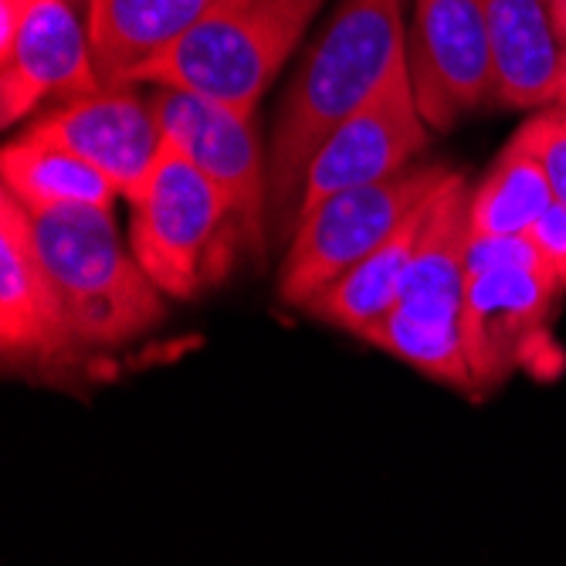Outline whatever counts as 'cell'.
Returning a JSON list of instances; mask_svg holds the SVG:
<instances>
[{"instance_id": "1", "label": "cell", "mask_w": 566, "mask_h": 566, "mask_svg": "<svg viewBox=\"0 0 566 566\" xmlns=\"http://www.w3.org/2000/svg\"><path fill=\"white\" fill-rule=\"evenodd\" d=\"M407 59L403 0H339L308 48L269 139V224L292 241L305 170L326 136L353 116Z\"/></svg>"}, {"instance_id": "2", "label": "cell", "mask_w": 566, "mask_h": 566, "mask_svg": "<svg viewBox=\"0 0 566 566\" xmlns=\"http://www.w3.org/2000/svg\"><path fill=\"white\" fill-rule=\"evenodd\" d=\"M34 244L82 349H113L164 323V292L116 231L113 211L31 214Z\"/></svg>"}, {"instance_id": "3", "label": "cell", "mask_w": 566, "mask_h": 566, "mask_svg": "<svg viewBox=\"0 0 566 566\" xmlns=\"http://www.w3.org/2000/svg\"><path fill=\"white\" fill-rule=\"evenodd\" d=\"M129 203V248L170 298L218 289L238 265L244 234L224 190L164 139L160 157Z\"/></svg>"}, {"instance_id": "4", "label": "cell", "mask_w": 566, "mask_h": 566, "mask_svg": "<svg viewBox=\"0 0 566 566\" xmlns=\"http://www.w3.org/2000/svg\"><path fill=\"white\" fill-rule=\"evenodd\" d=\"M323 0H221L133 85H167L254 116Z\"/></svg>"}, {"instance_id": "5", "label": "cell", "mask_w": 566, "mask_h": 566, "mask_svg": "<svg viewBox=\"0 0 566 566\" xmlns=\"http://www.w3.org/2000/svg\"><path fill=\"white\" fill-rule=\"evenodd\" d=\"M451 174L454 170L444 164H410L387 180L323 200L292 231L279 275L282 302L305 308L336 279L374 254Z\"/></svg>"}, {"instance_id": "6", "label": "cell", "mask_w": 566, "mask_h": 566, "mask_svg": "<svg viewBox=\"0 0 566 566\" xmlns=\"http://www.w3.org/2000/svg\"><path fill=\"white\" fill-rule=\"evenodd\" d=\"M153 116L167 143L214 180L238 214L244 248L254 259L269 251V153L254 129V116L184 88L153 85Z\"/></svg>"}, {"instance_id": "7", "label": "cell", "mask_w": 566, "mask_h": 566, "mask_svg": "<svg viewBox=\"0 0 566 566\" xmlns=\"http://www.w3.org/2000/svg\"><path fill=\"white\" fill-rule=\"evenodd\" d=\"M428 143L431 126L418 109L415 85H410L403 59L364 106L346 116L319 146V153L305 170L298 221L343 190L377 184L407 170L418 153H424Z\"/></svg>"}, {"instance_id": "8", "label": "cell", "mask_w": 566, "mask_h": 566, "mask_svg": "<svg viewBox=\"0 0 566 566\" xmlns=\"http://www.w3.org/2000/svg\"><path fill=\"white\" fill-rule=\"evenodd\" d=\"M556 282L546 269H495L469 275L461 305V339H465L475 394L505 384L512 374H543L553 353L549 313Z\"/></svg>"}, {"instance_id": "9", "label": "cell", "mask_w": 566, "mask_h": 566, "mask_svg": "<svg viewBox=\"0 0 566 566\" xmlns=\"http://www.w3.org/2000/svg\"><path fill=\"white\" fill-rule=\"evenodd\" d=\"M407 72L418 109L434 133L495 98V65L479 0H415Z\"/></svg>"}, {"instance_id": "10", "label": "cell", "mask_w": 566, "mask_h": 566, "mask_svg": "<svg viewBox=\"0 0 566 566\" xmlns=\"http://www.w3.org/2000/svg\"><path fill=\"white\" fill-rule=\"evenodd\" d=\"M59 292L34 244L21 203L0 190V353L8 367H62L78 353Z\"/></svg>"}, {"instance_id": "11", "label": "cell", "mask_w": 566, "mask_h": 566, "mask_svg": "<svg viewBox=\"0 0 566 566\" xmlns=\"http://www.w3.org/2000/svg\"><path fill=\"white\" fill-rule=\"evenodd\" d=\"M24 136L75 153L106 174L123 200L143 187L164 146L149 98L136 95L133 85H102L92 95L72 98L28 126Z\"/></svg>"}, {"instance_id": "12", "label": "cell", "mask_w": 566, "mask_h": 566, "mask_svg": "<svg viewBox=\"0 0 566 566\" xmlns=\"http://www.w3.org/2000/svg\"><path fill=\"white\" fill-rule=\"evenodd\" d=\"M102 88L88 24L69 0H31L14 48L0 59V119L18 126L44 98H82Z\"/></svg>"}, {"instance_id": "13", "label": "cell", "mask_w": 566, "mask_h": 566, "mask_svg": "<svg viewBox=\"0 0 566 566\" xmlns=\"http://www.w3.org/2000/svg\"><path fill=\"white\" fill-rule=\"evenodd\" d=\"M495 65V102L505 109H546L566 75L546 0H479Z\"/></svg>"}, {"instance_id": "14", "label": "cell", "mask_w": 566, "mask_h": 566, "mask_svg": "<svg viewBox=\"0 0 566 566\" xmlns=\"http://www.w3.org/2000/svg\"><path fill=\"white\" fill-rule=\"evenodd\" d=\"M472 241V187L454 170L431 197L428 221L418 238L415 259L400 285V308L431 319L461 323L469 269L465 254Z\"/></svg>"}, {"instance_id": "15", "label": "cell", "mask_w": 566, "mask_h": 566, "mask_svg": "<svg viewBox=\"0 0 566 566\" xmlns=\"http://www.w3.org/2000/svg\"><path fill=\"white\" fill-rule=\"evenodd\" d=\"M221 0H102L85 18L102 85L133 78L184 41Z\"/></svg>"}, {"instance_id": "16", "label": "cell", "mask_w": 566, "mask_h": 566, "mask_svg": "<svg viewBox=\"0 0 566 566\" xmlns=\"http://www.w3.org/2000/svg\"><path fill=\"white\" fill-rule=\"evenodd\" d=\"M431 197L374 254H367L356 269H349L343 279H336L326 292H319L313 302H308L305 313L326 326L353 333V336H359L367 326L384 319L400 302V285L410 269V259H415L418 238L424 231Z\"/></svg>"}, {"instance_id": "17", "label": "cell", "mask_w": 566, "mask_h": 566, "mask_svg": "<svg viewBox=\"0 0 566 566\" xmlns=\"http://www.w3.org/2000/svg\"><path fill=\"white\" fill-rule=\"evenodd\" d=\"M0 180H4V190L28 214H51L69 208L113 211V203L123 200L102 170H95L92 164H85L62 146L31 139L24 133L21 139L4 146Z\"/></svg>"}, {"instance_id": "18", "label": "cell", "mask_w": 566, "mask_h": 566, "mask_svg": "<svg viewBox=\"0 0 566 566\" xmlns=\"http://www.w3.org/2000/svg\"><path fill=\"white\" fill-rule=\"evenodd\" d=\"M553 203V187L523 123L489 174L472 187V234H526Z\"/></svg>"}, {"instance_id": "19", "label": "cell", "mask_w": 566, "mask_h": 566, "mask_svg": "<svg viewBox=\"0 0 566 566\" xmlns=\"http://www.w3.org/2000/svg\"><path fill=\"white\" fill-rule=\"evenodd\" d=\"M359 339L390 353L394 359H400V364L415 367L418 374H424L444 387L475 394V377L469 367L465 339H461V323L418 316V313H407V308L394 305L384 319H377L374 326L359 333Z\"/></svg>"}, {"instance_id": "20", "label": "cell", "mask_w": 566, "mask_h": 566, "mask_svg": "<svg viewBox=\"0 0 566 566\" xmlns=\"http://www.w3.org/2000/svg\"><path fill=\"white\" fill-rule=\"evenodd\" d=\"M469 275L495 269H543L530 234H472L465 254Z\"/></svg>"}, {"instance_id": "21", "label": "cell", "mask_w": 566, "mask_h": 566, "mask_svg": "<svg viewBox=\"0 0 566 566\" xmlns=\"http://www.w3.org/2000/svg\"><path fill=\"white\" fill-rule=\"evenodd\" d=\"M533 129V143L536 153L546 167L549 187H553V200L566 208V123L559 119V113L553 106L539 109L533 119H526Z\"/></svg>"}, {"instance_id": "22", "label": "cell", "mask_w": 566, "mask_h": 566, "mask_svg": "<svg viewBox=\"0 0 566 566\" xmlns=\"http://www.w3.org/2000/svg\"><path fill=\"white\" fill-rule=\"evenodd\" d=\"M543 269L549 272V279L556 282L559 292H566V208L563 203H549L543 211V218L526 231Z\"/></svg>"}, {"instance_id": "23", "label": "cell", "mask_w": 566, "mask_h": 566, "mask_svg": "<svg viewBox=\"0 0 566 566\" xmlns=\"http://www.w3.org/2000/svg\"><path fill=\"white\" fill-rule=\"evenodd\" d=\"M549 21H553V31L559 38V44L566 48V0H553V4H549Z\"/></svg>"}, {"instance_id": "24", "label": "cell", "mask_w": 566, "mask_h": 566, "mask_svg": "<svg viewBox=\"0 0 566 566\" xmlns=\"http://www.w3.org/2000/svg\"><path fill=\"white\" fill-rule=\"evenodd\" d=\"M98 4H102V0H85V18H88V14H92V11H95Z\"/></svg>"}, {"instance_id": "25", "label": "cell", "mask_w": 566, "mask_h": 566, "mask_svg": "<svg viewBox=\"0 0 566 566\" xmlns=\"http://www.w3.org/2000/svg\"><path fill=\"white\" fill-rule=\"evenodd\" d=\"M546 4H553V0H546Z\"/></svg>"}, {"instance_id": "26", "label": "cell", "mask_w": 566, "mask_h": 566, "mask_svg": "<svg viewBox=\"0 0 566 566\" xmlns=\"http://www.w3.org/2000/svg\"><path fill=\"white\" fill-rule=\"evenodd\" d=\"M24 4H31V0H24Z\"/></svg>"}]
</instances>
